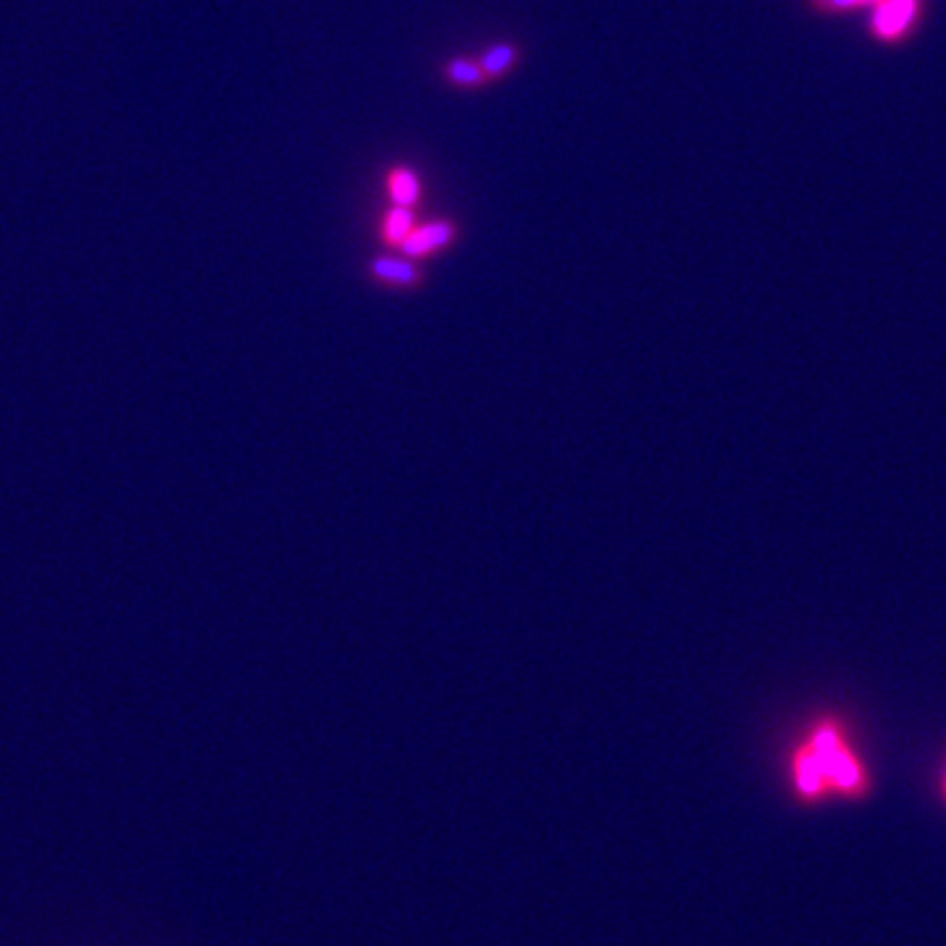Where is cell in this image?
Here are the masks:
<instances>
[{"label": "cell", "mask_w": 946, "mask_h": 946, "mask_svg": "<svg viewBox=\"0 0 946 946\" xmlns=\"http://www.w3.org/2000/svg\"><path fill=\"white\" fill-rule=\"evenodd\" d=\"M810 752L815 755V759H818L820 770H823L826 778H831L833 784H839L841 789L847 791L858 789L862 782L860 768L858 763L847 755V750L839 744L837 731L820 729L818 734H815V744Z\"/></svg>", "instance_id": "obj_1"}, {"label": "cell", "mask_w": 946, "mask_h": 946, "mask_svg": "<svg viewBox=\"0 0 946 946\" xmlns=\"http://www.w3.org/2000/svg\"><path fill=\"white\" fill-rule=\"evenodd\" d=\"M453 237H455V230L450 221H429V224L424 226H413L411 234L405 237V243L400 247H403V253L418 258V255H429L432 251H439V247L450 245Z\"/></svg>", "instance_id": "obj_2"}, {"label": "cell", "mask_w": 946, "mask_h": 946, "mask_svg": "<svg viewBox=\"0 0 946 946\" xmlns=\"http://www.w3.org/2000/svg\"><path fill=\"white\" fill-rule=\"evenodd\" d=\"M915 6L917 0H886L873 19L875 34H881V38H889V40L900 38V34L910 26V22H913Z\"/></svg>", "instance_id": "obj_3"}, {"label": "cell", "mask_w": 946, "mask_h": 946, "mask_svg": "<svg viewBox=\"0 0 946 946\" xmlns=\"http://www.w3.org/2000/svg\"><path fill=\"white\" fill-rule=\"evenodd\" d=\"M386 192H390L392 203L403 205V209H413L421 198V179L411 166L397 163L392 166L390 174H386Z\"/></svg>", "instance_id": "obj_4"}, {"label": "cell", "mask_w": 946, "mask_h": 946, "mask_svg": "<svg viewBox=\"0 0 946 946\" xmlns=\"http://www.w3.org/2000/svg\"><path fill=\"white\" fill-rule=\"evenodd\" d=\"M518 59H521V51H518V45L510 43V40H497L487 47L485 53L479 55V64L485 68L487 79L497 82L502 79L518 64Z\"/></svg>", "instance_id": "obj_5"}, {"label": "cell", "mask_w": 946, "mask_h": 946, "mask_svg": "<svg viewBox=\"0 0 946 946\" xmlns=\"http://www.w3.org/2000/svg\"><path fill=\"white\" fill-rule=\"evenodd\" d=\"M442 74H445V79L450 82L453 87L476 89V87L489 85L479 59H468V55H455V59L447 61L445 68H442Z\"/></svg>", "instance_id": "obj_6"}, {"label": "cell", "mask_w": 946, "mask_h": 946, "mask_svg": "<svg viewBox=\"0 0 946 946\" xmlns=\"http://www.w3.org/2000/svg\"><path fill=\"white\" fill-rule=\"evenodd\" d=\"M413 230V209H403V205H392L390 211H386L384 224H382V234L384 240L390 245L400 247L405 243V237Z\"/></svg>", "instance_id": "obj_7"}, {"label": "cell", "mask_w": 946, "mask_h": 946, "mask_svg": "<svg viewBox=\"0 0 946 946\" xmlns=\"http://www.w3.org/2000/svg\"><path fill=\"white\" fill-rule=\"evenodd\" d=\"M823 782H826V776H823V770H820L818 759H815L812 752H805V755L799 757V765H797L799 789H802L805 794H818Z\"/></svg>", "instance_id": "obj_8"}, {"label": "cell", "mask_w": 946, "mask_h": 946, "mask_svg": "<svg viewBox=\"0 0 946 946\" xmlns=\"http://www.w3.org/2000/svg\"><path fill=\"white\" fill-rule=\"evenodd\" d=\"M371 272H374L379 276V279L397 281V285H411V281H416V272H413V268L407 266L405 261H395V258H379V261H374Z\"/></svg>", "instance_id": "obj_9"}, {"label": "cell", "mask_w": 946, "mask_h": 946, "mask_svg": "<svg viewBox=\"0 0 946 946\" xmlns=\"http://www.w3.org/2000/svg\"><path fill=\"white\" fill-rule=\"evenodd\" d=\"M818 6H826V9H847V6L854 3H868V0H815Z\"/></svg>", "instance_id": "obj_10"}]
</instances>
